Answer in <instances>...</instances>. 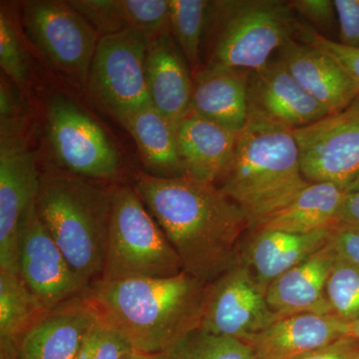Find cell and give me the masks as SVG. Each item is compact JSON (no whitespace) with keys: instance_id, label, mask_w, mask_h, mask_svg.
Listing matches in <instances>:
<instances>
[{"instance_id":"6da1fadb","label":"cell","mask_w":359,"mask_h":359,"mask_svg":"<svg viewBox=\"0 0 359 359\" xmlns=\"http://www.w3.org/2000/svg\"><path fill=\"white\" fill-rule=\"evenodd\" d=\"M133 188L189 275L209 285L240 263L249 218L218 187L140 172Z\"/></svg>"},{"instance_id":"7a4b0ae2","label":"cell","mask_w":359,"mask_h":359,"mask_svg":"<svg viewBox=\"0 0 359 359\" xmlns=\"http://www.w3.org/2000/svg\"><path fill=\"white\" fill-rule=\"evenodd\" d=\"M208 285L182 271L172 278L99 280L84 292L99 320L137 353H165L199 327Z\"/></svg>"},{"instance_id":"3957f363","label":"cell","mask_w":359,"mask_h":359,"mask_svg":"<svg viewBox=\"0 0 359 359\" xmlns=\"http://www.w3.org/2000/svg\"><path fill=\"white\" fill-rule=\"evenodd\" d=\"M294 131L250 104L235 155L217 187L240 205L250 231L308 186Z\"/></svg>"},{"instance_id":"277c9868","label":"cell","mask_w":359,"mask_h":359,"mask_svg":"<svg viewBox=\"0 0 359 359\" xmlns=\"http://www.w3.org/2000/svg\"><path fill=\"white\" fill-rule=\"evenodd\" d=\"M114 188L54 167L40 176L37 215L88 285L102 276Z\"/></svg>"},{"instance_id":"5b68a950","label":"cell","mask_w":359,"mask_h":359,"mask_svg":"<svg viewBox=\"0 0 359 359\" xmlns=\"http://www.w3.org/2000/svg\"><path fill=\"white\" fill-rule=\"evenodd\" d=\"M212 8L218 29L208 65L215 67L261 69L275 52L304 30L289 1H214Z\"/></svg>"},{"instance_id":"8992f818","label":"cell","mask_w":359,"mask_h":359,"mask_svg":"<svg viewBox=\"0 0 359 359\" xmlns=\"http://www.w3.org/2000/svg\"><path fill=\"white\" fill-rule=\"evenodd\" d=\"M182 271L176 250L135 189L115 187L101 280L172 278Z\"/></svg>"},{"instance_id":"52a82bcc","label":"cell","mask_w":359,"mask_h":359,"mask_svg":"<svg viewBox=\"0 0 359 359\" xmlns=\"http://www.w3.org/2000/svg\"><path fill=\"white\" fill-rule=\"evenodd\" d=\"M150 41L134 29L99 39L87 87L117 121L152 105L147 84Z\"/></svg>"},{"instance_id":"ba28073f","label":"cell","mask_w":359,"mask_h":359,"mask_svg":"<svg viewBox=\"0 0 359 359\" xmlns=\"http://www.w3.org/2000/svg\"><path fill=\"white\" fill-rule=\"evenodd\" d=\"M26 36L54 68L87 86L98 32L68 1L33 0L22 6Z\"/></svg>"},{"instance_id":"9c48e42d","label":"cell","mask_w":359,"mask_h":359,"mask_svg":"<svg viewBox=\"0 0 359 359\" xmlns=\"http://www.w3.org/2000/svg\"><path fill=\"white\" fill-rule=\"evenodd\" d=\"M47 131L60 169L106 183L119 176L121 162L115 144L69 97L57 94L49 100Z\"/></svg>"},{"instance_id":"30bf717a","label":"cell","mask_w":359,"mask_h":359,"mask_svg":"<svg viewBox=\"0 0 359 359\" xmlns=\"http://www.w3.org/2000/svg\"><path fill=\"white\" fill-rule=\"evenodd\" d=\"M309 183L346 187L359 175V96L351 105L292 129Z\"/></svg>"},{"instance_id":"8fae6325","label":"cell","mask_w":359,"mask_h":359,"mask_svg":"<svg viewBox=\"0 0 359 359\" xmlns=\"http://www.w3.org/2000/svg\"><path fill=\"white\" fill-rule=\"evenodd\" d=\"M278 318L269 308L266 292L241 259L208 285L199 328L245 341Z\"/></svg>"},{"instance_id":"7c38bea8","label":"cell","mask_w":359,"mask_h":359,"mask_svg":"<svg viewBox=\"0 0 359 359\" xmlns=\"http://www.w3.org/2000/svg\"><path fill=\"white\" fill-rule=\"evenodd\" d=\"M41 173L21 134L0 137V271L18 275V250L26 215L36 201Z\"/></svg>"},{"instance_id":"4fadbf2b","label":"cell","mask_w":359,"mask_h":359,"mask_svg":"<svg viewBox=\"0 0 359 359\" xmlns=\"http://www.w3.org/2000/svg\"><path fill=\"white\" fill-rule=\"evenodd\" d=\"M18 275L49 311L83 294L89 287L71 268L40 221L35 203L21 231Z\"/></svg>"},{"instance_id":"5bb4252c","label":"cell","mask_w":359,"mask_h":359,"mask_svg":"<svg viewBox=\"0 0 359 359\" xmlns=\"http://www.w3.org/2000/svg\"><path fill=\"white\" fill-rule=\"evenodd\" d=\"M278 58L330 114L344 109L359 96L358 85L339 61L313 44L292 40L280 49Z\"/></svg>"},{"instance_id":"9a60e30c","label":"cell","mask_w":359,"mask_h":359,"mask_svg":"<svg viewBox=\"0 0 359 359\" xmlns=\"http://www.w3.org/2000/svg\"><path fill=\"white\" fill-rule=\"evenodd\" d=\"M346 327L332 314H295L278 318L245 342L255 359H301L341 339Z\"/></svg>"},{"instance_id":"2e32d148","label":"cell","mask_w":359,"mask_h":359,"mask_svg":"<svg viewBox=\"0 0 359 359\" xmlns=\"http://www.w3.org/2000/svg\"><path fill=\"white\" fill-rule=\"evenodd\" d=\"M98 314L84 294L51 309L26 334L15 359H77Z\"/></svg>"},{"instance_id":"e0dca14e","label":"cell","mask_w":359,"mask_h":359,"mask_svg":"<svg viewBox=\"0 0 359 359\" xmlns=\"http://www.w3.org/2000/svg\"><path fill=\"white\" fill-rule=\"evenodd\" d=\"M248 88L250 105L292 129L308 126L330 114L302 88L278 58L250 71Z\"/></svg>"},{"instance_id":"ac0fdd59","label":"cell","mask_w":359,"mask_h":359,"mask_svg":"<svg viewBox=\"0 0 359 359\" xmlns=\"http://www.w3.org/2000/svg\"><path fill=\"white\" fill-rule=\"evenodd\" d=\"M238 131L190 112L177 128L187 178L216 185L230 168Z\"/></svg>"},{"instance_id":"d6986e66","label":"cell","mask_w":359,"mask_h":359,"mask_svg":"<svg viewBox=\"0 0 359 359\" xmlns=\"http://www.w3.org/2000/svg\"><path fill=\"white\" fill-rule=\"evenodd\" d=\"M332 231L308 233L252 231L245 238L241 259L266 294L269 285L278 276L330 244Z\"/></svg>"},{"instance_id":"ffe728a7","label":"cell","mask_w":359,"mask_h":359,"mask_svg":"<svg viewBox=\"0 0 359 359\" xmlns=\"http://www.w3.org/2000/svg\"><path fill=\"white\" fill-rule=\"evenodd\" d=\"M337 257L330 242L313 256L278 276L266 290L269 308L280 318L302 313L332 314L325 289Z\"/></svg>"},{"instance_id":"44dd1931","label":"cell","mask_w":359,"mask_h":359,"mask_svg":"<svg viewBox=\"0 0 359 359\" xmlns=\"http://www.w3.org/2000/svg\"><path fill=\"white\" fill-rule=\"evenodd\" d=\"M188 66L171 32L151 40L147 56L151 103L176 129L192 105L194 81Z\"/></svg>"},{"instance_id":"7402d4cb","label":"cell","mask_w":359,"mask_h":359,"mask_svg":"<svg viewBox=\"0 0 359 359\" xmlns=\"http://www.w3.org/2000/svg\"><path fill=\"white\" fill-rule=\"evenodd\" d=\"M249 73L209 65L198 71L190 112L240 131L249 116Z\"/></svg>"},{"instance_id":"603a6c76","label":"cell","mask_w":359,"mask_h":359,"mask_svg":"<svg viewBox=\"0 0 359 359\" xmlns=\"http://www.w3.org/2000/svg\"><path fill=\"white\" fill-rule=\"evenodd\" d=\"M346 194L344 187L335 184L309 183L290 204L264 219L252 231L308 233L330 230L339 223Z\"/></svg>"},{"instance_id":"cb8c5ba5","label":"cell","mask_w":359,"mask_h":359,"mask_svg":"<svg viewBox=\"0 0 359 359\" xmlns=\"http://www.w3.org/2000/svg\"><path fill=\"white\" fill-rule=\"evenodd\" d=\"M118 122L136 142L146 173L157 178H186L179 154L177 129L154 106L131 113Z\"/></svg>"},{"instance_id":"d4e9b609","label":"cell","mask_w":359,"mask_h":359,"mask_svg":"<svg viewBox=\"0 0 359 359\" xmlns=\"http://www.w3.org/2000/svg\"><path fill=\"white\" fill-rule=\"evenodd\" d=\"M48 311L20 275L0 271V359H15L20 342Z\"/></svg>"},{"instance_id":"484cf974","label":"cell","mask_w":359,"mask_h":359,"mask_svg":"<svg viewBox=\"0 0 359 359\" xmlns=\"http://www.w3.org/2000/svg\"><path fill=\"white\" fill-rule=\"evenodd\" d=\"M210 6L205 0H170V32L192 70L199 65Z\"/></svg>"},{"instance_id":"4316f807","label":"cell","mask_w":359,"mask_h":359,"mask_svg":"<svg viewBox=\"0 0 359 359\" xmlns=\"http://www.w3.org/2000/svg\"><path fill=\"white\" fill-rule=\"evenodd\" d=\"M165 353L170 359H255L247 342L199 327L187 332Z\"/></svg>"},{"instance_id":"83f0119b","label":"cell","mask_w":359,"mask_h":359,"mask_svg":"<svg viewBox=\"0 0 359 359\" xmlns=\"http://www.w3.org/2000/svg\"><path fill=\"white\" fill-rule=\"evenodd\" d=\"M332 313L346 323L359 320V269L337 256L325 289Z\"/></svg>"},{"instance_id":"f1b7e54d","label":"cell","mask_w":359,"mask_h":359,"mask_svg":"<svg viewBox=\"0 0 359 359\" xmlns=\"http://www.w3.org/2000/svg\"><path fill=\"white\" fill-rule=\"evenodd\" d=\"M127 29L153 40L170 32V0H119Z\"/></svg>"},{"instance_id":"f546056e","label":"cell","mask_w":359,"mask_h":359,"mask_svg":"<svg viewBox=\"0 0 359 359\" xmlns=\"http://www.w3.org/2000/svg\"><path fill=\"white\" fill-rule=\"evenodd\" d=\"M0 66L9 80L22 88L29 77V59L11 16L1 6L0 13Z\"/></svg>"},{"instance_id":"4dcf8cb0","label":"cell","mask_w":359,"mask_h":359,"mask_svg":"<svg viewBox=\"0 0 359 359\" xmlns=\"http://www.w3.org/2000/svg\"><path fill=\"white\" fill-rule=\"evenodd\" d=\"M135 353L128 340L98 320L85 337L77 359H128Z\"/></svg>"},{"instance_id":"1f68e13d","label":"cell","mask_w":359,"mask_h":359,"mask_svg":"<svg viewBox=\"0 0 359 359\" xmlns=\"http://www.w3.org/2000/svg\"><path fill=\"white\" fill-rule=\"evenodd\" d=\"M68 2L93 26L100 37L127 29L119 0H72Z\"/></svg>"},{"instance_id":"d6a6232c","label":"cell","mask_w":359,"mask_h":359,"mask_svg":"<svg viewBox=\"0 0 359 359\" xmlns=\"http://www.w3.org/2000/svg\"><path fill=\"white\" fill-rule=\"evenodd\" d=\"M301 36L304 42H308L323 49V51L332 55L335 60L339 61L342 67L353 78L359 89V49L344 46L339 41L327 39L316 32L313 28L308 29V27H304Z\"/></svg>"},{"instance_id":"836d02e7","label":"cell","mask_w":359,"mask_h":359,"mask_svg":"<svg viewBox=\"0 0 359 359\" xmlns=\"http://www.w3.org/2000/svg\"><path fill=\"white\" fill-rule=\"evenodd\" d=\"M289 4L295 14L311 23L314 30L320 29L321 35L339 27L334 0H292Z\"/></svg>"},{"instance_id":"e575fe53","label":"cell","mask_w":359,"mask_h":359,"mask_svg":"<svg viewBox=\"0 0 359 359\" xmlns=\"http://www.w3.org/2000/svg\"><path fill=\"white\" fill-rule=\"evenodd\" d=\"M18 85L11 80L1 77L0 85V122L1 135L20 134L22 126V98Z\"/></svg>"},{"instance_id":"d590c367","label":"cell","mask_w":359,"mask_h":359,"mask_svg":"<svg viewBox=\"0 0 359 359\" xmlns=\"http://www.w3.org/2000/svg\"><path fill=\"white\" fill-rule=\"evenodd\" d=\"M339 20V43L359 49V0H334Z\"/></svg>"},{"instance_id":"8d00e7d4","label":"cell","mask_w":359,"mask_h":359,"mask_svg":"<svg viewBox=\"0 0 359 359\" xmlns=\"http://www.w3.org/2000/svg\"><path fill=\"white\" fill-rule=\"evenodd\" d=\"M330 244L337 256L359 269V228L337 224L332 229Z\"/></svg>"},{"instance_id":"74e56055","label":"cell","mask_w":359,"mask_h":359,"mask_svg":"<svg viewBox=\"0 0 359 359\" xmlns=\"http://www.w3.org/2000/svg\"><path fill=\"white\" fill-rule=\"evenodd\" d=\"M358 355L359 341L344 335L334 344L301 359H358Z\"/></svg>"},{"instance_id":"f35d334b","label":"cell","mask_w":359,"mask_h":359,"mask_svg":"<svg viewBox=\"0 0 359 359\" xmlns=\"http://www.w3.org/2000/svg\"><path fill=\"white\" fill-rule=\"evenodd\" d=\"M339 222V224L359 228V192H347Z\"/></svg>"},{"instance_id":"ab89813d","label":"cell","mask_w":359,"mask_h":359,"mask_svg":"<svg viewBox=\"0 0 359 359\" xmlns=\"http://www.w3.org/2000/svg\"><path fill=\"white\" fill-rule=\"evenodd\" d=\"M346 335L359 341V320L347 323Z\"/></svg>"},{"instance_id":"60d3db41","label":"cell","mask_w":359,"mask_h":359,"mask_svg":"<svg viewBox=\"0 0 359 359\" xmlns=\"http://www.w3.org/2000/svg\"><path fill=\"white\" fill-rule=\"evenodd\" d=\"M128 359H170L168 358L166 353H156V354H146V353H135L131 358Z\"/></svg>"},{"instance_id":"b9f144b4","label":"cell","mask_w":359,"mask_h":359,"mask_svg":"<svg viewBox=\"0 0 359 359\" xmlns=\"http://www.w3.org/2000/svg\"><path fill=\"white\" fill-rule=\"evenodd\" d=\"M347 192H359V175L346 187Z\"/></svg>"},{"instance_id":"7bdbcfd3","label":"cell","mask_w":359,"mask_h":359,"mask_svg":"<svg viewBox=\"0 0 359 359\" xmlns=\"http://www.w3.org/2000/svg\"><path fill=\"white\" fill-rule=\"evenodd\" d=\"M358 359H359V355H358Z\"/></svg>"}]
</instances>
